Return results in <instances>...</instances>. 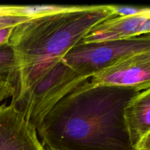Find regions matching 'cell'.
I'll return each mask as SVG.
<instances>
[{
  "label": "cell",
  "instance_id": "cell-12",
  "mask_svg": "<svg viewBox=\"0 0 150 150\" xmlns=\"http://www.w3.org/2000/svg\"><path fill=\"white\" fill-rule=\"evenodd\" d=\"M15 26H10L0 29V45L8 42L9 38L14 29Z\"/></svg>",
  "mask_w": 150,
  "mask_h": 150
},
{
  "label": "cell",
  "instance_id": "cell-1",
  "mask_svg": "<svg viewBox=\"0 0 150 150\" xmlns=\"http://www.w3.org/2000/svg\"><path fill=\"white\" fill-rule=\"evenodd\" d=\"M137 91L83 82L62 98L37 128L45 150H135L123 111Z\"/></svg>",
  "mask_w": 150,
  "mask_h": 150
},
{
  "label": "cell",
  "instance_id": "cell-11",
  "mask_svg": "<svg viewBox=\"0 0 150 150\" xmlns=\"http://www.w3.org/2000/svg\"><path fill=\"white\" fill-rule=\"evenodd\" d=\"M16 92V88L11 83L8 82L4 81L2 80H0V105L1 102L4 100L12 97L15 95Z\"/></svg>",
  "mask_w": 150,
  "mask_h": 150
},
{
  "label": "cell",
  "instance_id": "cell-5",
  "mask_svg": "<svg viewBox=\"0 0 150 150\" xmlns=\"http://www.w3.org/2000/svg\"><path fill=\"white\" fill-rule=\"evenodd\" d=\"M0 150H45L36 127L13 103L0 105Z\"/></svg>",
  "mask_w": 150,
  "mask_h": 150
},
{
  "label": "cell",
  "instance_id": "cell-6",
  "mask_svg": "<svg viewBox=\"0 0 150 150\" xmlns=\"http://www.w3.org/2000/svg\"><path fill=\"white\" fill-rule=\"evenodd\" d=\"M148 34H150V8L142 14L106 19L94 26L81 42L118 40Z\"/></svg>",
  "mask_w": 150,
  "mask_h": 150
},
{
  "label": "cell",
  "instance_id": "cell-13",
  "mask_svg": "<svg viewBox=\"0 0 150 150\" xmlns=\"http://www.w3.org/2000/svg\"><path fill=\"white\" fill-rule=\"evenodd\" d=\"M134 149L150 150V131L135 146Z\"/></svg>",
  "mask_w": 150,
  "mask_h": 150
},
{
  "label": "cell",
  "instance_id": "cell-9",
  "mask_svg": "<svg viewBox=\"0 0 150 150\" xmlns=\"http://www.w3.org/2000/svg\"><path fill=\"white\" fill-rule=\"evenodd\" d=\"M149 7H122L113 5V10L116 16H130L145 13L149 10Z\"/></svg>",
  "mask_w": 150,
  "mask_h": 150
},
{
  "label": "cell",
  "instance_id": "cell-3",
  "mask_svg": "<svg viewBox=\"0 0 150 150\" xmlns=\"http://www.w3.org/2000/svg\"><path fill=\"white\" fill-rule=\"evenodd\" d=\"M145 52H150V34L118 40L80 42L62 62L86 81L120 60Z\"/></svg>",
  "mask_w": 150,
  "mask_h": 150
},
{
  "label": "cell",
  "instance_id": "cell-7",
  "mask_svg": "<svg viewBox=\"0 0 150 150\" xmlns=\"http://www.w3.org/2000/svg\"><path fill=\"white\" fill-rule=\"evenodd\" d=\"M130 143L135 146L150 131V89L135 94L123 111Z\"/></svg>",
  "mask_w": 150,
  "mask_h": 150
},
{
  "label": "cell",
  "instance_id": "cell-2",
  "mask_svg": "<svg viewBox=\"0 0 150 150\" xmlns=\"http://www.w3.org/2000/svg\"><path fill=\"white\" fill-rule=\"evenodd\" d=\"M115 16L113 5L72 6L15 26L8 43L16 53L18 75L11 103L24 96L94 26Z\"/></svg>",
  "mask_w": 150,
  "mask_h": 150
},
{
  "label": "cell",
  "instance_id": "cell-8",
  "mask_svg": "<svg viewBox=\"0 0 150 150\" xmlns=\"http://www.w3.org/2000/svg\"><path fill=\"white\" fill-rule=\"evenodd\" d=\"M18 75L17 59L14 49L8 42L0 45V80L11 83L16 88Z\"/></svg>",
  "mask_w": 150,
  "mask_h": 150
},
{
  "label": "cell",
  "instance_id": "cell-4",
  "mask_svg": "<svg viewBox=\"0 0 150 150\" xmlns=\"http://www.w3.org/2000/svg\"><path fill=\"white\" fill-rule=\"evenodd\" d=\"M89 81L95 85L123 86L137 92L150 89V52L120 60L92 76Z\"/></svg>",
  "mask_w": 150,
  "mask_h": 150
},
{
  "label": "cell",
  "instance_id": "cell-14",
  "mask_svg": "<svg viewBox=\"0 0 150 150\" xmlns=\"http://www.w3.org/2000/svg\"><path fill=\"white\" fill-rule=\"evenodd\" d=\"M16 10H17V6L0 5V16H7V15L17 16Z\"/></svg>",
  "mask_w": 150,
  "mask_h": 150
},
{
  "label": "cell",
  "instance_id": "cell-10",
  "mask_svg": "<svg viewBox=\"0 0 150 150\" xmlns=\"http://www.w3.org/2000/svg\"><path fill=\"white\" fill-rule=\"evenodd\" d=\"M31 18L29 17L18 16H0V29H4L10 26H16L19 23L26 21L28 19Z\"/></svg>",
  "mask_w": 150,
  "mask_h": 150
}]
</instances>
